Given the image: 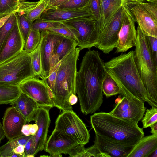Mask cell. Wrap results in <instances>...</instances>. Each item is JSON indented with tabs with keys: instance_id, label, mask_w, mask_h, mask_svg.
I'll return each mask as SVG.
<instances>
[{
	"instance_id": "cell-1",
	"label": "cell",
	"mask_w": 157,
	"mask_h": 157,
	"mask_svg": "<svg viewBox=\"0 0 157 157\" xmlns=\"http://www.w3.org/2000/svg\"><path fill=\"white\" fill-rule=\"evenodd\" d=\"M100 54L98 51L88 49L76 73L75 91L85 115L99 110L103 101L102 83L107 73Z\"/></svg>"
},
{
	"instance_id": "cell-2",
	"label": "cell",
	"mask_w": 157,
	"mask_h": 157,
	"mask_svg": "<svg viewBox=\"0 0 157 157\" xmlns=\"http://www.w3.org/2000/svg\"><path fill=\"white\" fill-rule=\"evenodd\" d=\"M104 67L118 86L121 95L134 98L156 107L150 100L137 69L134 51L113 58L104 63Z\"/></svg>"
},
{
	"instance_id": "cell-3",
	"label": "cell",
	"mask_w": 157,
	"mask_h": 157,
	"mask_svg": "<svg viewBox=\"0 0 157 157\" xmlns=\"http://www.w3.org/2000/svg\"><path fill=\"white\" fill-rule=\"evenodd\" d=\"M95 134L106 140L125 146H134L144 136L143 128L136 123L100 112L90 116Z\"/></svg>"
},
{
	"instance_id": "cell-4",
	"label": "cell",
	"mask_w": 157,
	"mask_h": 157,
	"mask_svg": "<svg viewBox=\"0 0 157 157\" xmlns=\"http://www.w3.org/2000/svg\"><path fill=\"white\" fill-rule=\"evenodd\" d=\"M81 50L79 47L75 48L61 60L58 67L52 101L54 107L63 111H73L69 98L76 94V66Z\"/></svg>"
},
{
	"instance_id": "cell-5",
	"label": "cell",
	"mask_w": 157,
	"mask_h": 157,
	"mask_svg": "<svg viewBox=\"0 0 157 157\" xmlns=\"http://www.w3.org/2000/svg\"><path fill=\"white\" fill-rule=\"evenodd\" d=\"M134 60L150 99L157 107V67L149 53L145 36L138 26Z\"/></svg>"
},
{
	"instance_id": "cell-6",
	"label": "cell",
	"mask_w": 157,
	"mask_h": 157,
	"mask_svg": "<svg viewBox=\"0 0 157 157\" xmlns=\"http://www.w3.org/2000/svg\"><path fill=\"white\" fill-rule=\"evenodd\" d=\"M35 76L30 54L24 50L0 64V85L18 86L23 81Z\"/></svg>"
},
{
	"instance_id": "cell-7",
	"label": "cell",
	"mask_w": 157,
	"mask_h": 157,
	"mask_svg": "<svg viewBox=\"0 0 157 157\" xmlns=\"http://www.w3.org/2000/svg\"><path fill=\"white\" fill-rule=\"evenodd\" d=\"M55 130L73 139L78 144H86L90 135L82 121L73 111H64L57 118Z\"/></svg>"
},
{
	"instance_id": "cell-8",
	"label": "cell",
	"mask_w": 157,
	"mask_h": 157,
	"mask_svg": "<svg viewBox=\"0 0 157 157\" xmlns=\"http://www.w3.org/2000/svg\"><path fill=\"white\" fill-rule=\"evenodd\" d=\"M66 26L75 29L78 33V44L81 50L97 47L100 40V33L97 21L92 17L76 18L61 21Z\"/></svg>"
},
{
	"instance_id": "cell-9",
	"label": "cell",
	"mask_w": 157,
	"mask_h": 157,
	"mask_svg": "<svg viewBox=\"0 0 157 157\" xmlns=\"http://www.w3.org/2000/svg\"><path fill=\"white\" fill-rule=\"evenodd\" d=\"M123 5L104 25L100 31V40L97 48L105 54H109L117 46L121 27Z\"/></svg>"
},
{
	"instance_id": "cell-10",
	"label": "cell",
	"mask_w": 157,
	"mask_h": 157,
	"mask_svg": "<svg viewBox=\"0 0 157 157\" xmlns=\"http://www.w3.org/2000/svg\"><path fill=\"white\" fill-rule=\"evenodd\" d=\"M121 27L116 52H125L135 46L137 37L135 21L129 7L123 5Z\"/></svg>"
},
{
	"instance_id": "cell-11",
	"label": "cell",
	"mask_w": 157,
	"mask_h": 157,
	"mask_svg": "<svg viewBox=\"0 0 157 157\" xmlns=\"http://www.w3.org/2000/svg\"><path fill=\"white\" fill-rule=\"evenodd\" d=\"M144 103V101L134 98L123 96L109 113L138 124L141 120L146 110Z\"/></svg>"
},
{
	"instance_id": "cell-12",
	"label": "cell",
	"mask_w": 157,
	"mask_h": 157,
	"mask_svg": "<svg viewBox=\"0 0 157 157\" xmlns=\"http://www.w3.org/2000/svg\"><path fill=\"white\" fill-rule=\"evenodd\" d=\"M18 86L21 93L34 100L40 107H54L44 80L36 76L23 81Z\"/></svg>"
},
{
	"instance_id": "cell-13",
	"label": "cell",
	"mask_w": 157,
	"mask_h": 157,
	"mask_svg": "<svg viewBox=\"0 0 157 157\" xmlns=\"http://www.w3.org/2000/svg\"><path fill=\"white\" fill-rule=\"evenodd\" d=\"M64 36L48 30L41 32L40 53L42 71L40 77L46 79L50 73V58L56 45L63 37Z\"/></svg>"
},
{
	"instance_id": "cell-14",
	"label": "cell",
	"mask_w": 157,
	"mask_h": 157,
	"mask_svg": "<svg viewBox=\"0 0 157 157\" xmlns=\"http://www.w3.org/2000/svg\"><path fill=\"white\" fill-rule=\"evenodd\" d=\"M50 107H40L34 121L38 126V129L33 135V150L34 157L44 149L50 123L49 111Z\"/></svg>"
},
{
	"instance_id": "cell-15",
	"label": "cell",
	"mask_w": 157,
	"mask_h": 157,
	"mask_svg": "<svg viewBox=\"0 0 157 157\" xmlns=\"http://www.w3.org/2000/svg\"><path fill=\"white\" fill-rule=\"evenodd\" d=\"M78 143L70 136L54 129L45 144L44 150L52 157L68 154Z\"/></svg>"
},
{
	"instance_id": "cell-16",
	"label": "cell",
	"mask_w": 157,
	"mask_h": 157,
	"mask_svg": "<svg viewBox=\"0 0 157 157\" xmlns=\"http://www.w3.org/2000/svg\"><path fill=\"white\" fill-rule=\"evenodd\" d=\"M128 7L144 36L157 38V21L139 4Z\"/></svg>"
},
{
	"instance_id": "cell-17",
	"label": "cell",
	"mask_w": 157,
	"mask_h": 157,
	"mask_svg": "<svg viewBox=\"0 0 157 157\" xmlns=\"http://www.w3.org/2000/svg\"><path fill=\"white\" fill-rule=\"evenodd\" d=\"M26 120L13 106L8 108L4 113L2 126L6 136L10 140L23 135V126L26 124Z\"/></svg>"
},
{
	"instance_id": "cell-18",
	"label": "cell",
	"mask_w": 157,
	"mask_h": 157,
	"mask_svg": "<svg viewBox=\"0 0 157 157\" xmlns=\"http://www.w3.org/2000/svg\"><path fill=\"white\" fill-rule=\"evenodd\" d=\"M25 44L20 31L17 17L16 22L0 53V64L24 50Z\"/></svg>"
},
{
	"instance_id": "cell-19",
	"label": "cell",
	"mask_w": 157,
	"mask_h": 157,
	"mask_svg": "<svg viewBox=\"0 0 157 157\" xmlns=\"http://www.w3.org/2000/svg\"><path fill=\"white\" fill-rule=\"evenodd\" d=\"M83 17H92L88 6L76 10H59L48 7L40 18L46 21L61 22Z\"/></svg>"
},
{
	"instance_id": "cell-20",
	"label": "cell",
	"mask_w": 157,
	"mask_h": 157,
	"mask_svg": "<svg viewBox=\"0 0 157 157\" xmlns=\"http://www.w3.org/2000/svg\"><path fill=\"white\" fill-rule=\"evenodd\" d=\"M10 104L22 115L27 123L34 121L40 107L34 100L22 93Z\"/></svg>"
},
{
	"instance_id": "cell-21",
	"label": "cell",
	"mask_w": 157,
	"mask_h": 157,
	"mask_svg": "<svg viewBox=\"0 0 157 157\" xmlns=\"http://www.w3.org/2000/svg\"><path fill=\"white\" fill-rule=\"evenodd\" d=\"M94 144L108 157H127L133 146H125L112 143L96 135Z\"/></svg>"
},
{
	"instance_id": "cell-22",
	"label": "cell",
	"mask_w": 157,
	"mask_h": 157,
	"mask_svg": "<svg viewBox=\"0 0 157 157\" xmlns=\"http://www.w3.org/2000/svg\"><path fill=\"white\" fill-rule=\"evenodd\" d=\"M157 149V134L142 138L133 147L127 157H147Z\"/></svg>"
},
{
	"instance_id": "cell-23",
	"label": "cell",
	"mask_w": 157,
	"mask_h": 157,
	"mask_svg": "<svg viewBox=\"0 0 157 157\" xmlns=\"http://www.w3.org/2000/svg\"><path fill=\"white\" fill-rule=\"evenodd\" d=\"M78 44L71 38L64 36L55 46L50 58V72L52 68L67 55L78 46Z\"/></svg>"
},
{
	"instance_id": "cell-24",
	"label": "cell",
	"mask_w": 157,
	"mask_h": 157,
	"mask_svg": "<svg viewBox=\"0 0 157 157\" xmlns=\"http://www.w3.org/2000/svg\"><path fill=\"white\" fill-rule=\"evenodd\" d=\"M101 1L100 16L99 19L97 21L99 33L104 25L123 4L122 0H101Z\"/></svg>"
},
{
	"instance_id": "cell-25",
	"label": "cell",
	"mask_w": 157,
	"mask_h": 157,
	"mask_svg": "<svg viewBox=\"0 0 157 157\" xmlns=\"http://www.w3.org/2000/svg\"><path fill=\"white\" fill-rule=\"evenodd\" d=\"M21 93L18 86L0 85V105L10 104Z\"/></svg>"
},
{
	"instance_id": "cell-26",
	"label": "cell",
	"mask_w": 157,
	"mask_h": 157,
	"mask_svg": "<svg viewBox=\"0 0 157 157\" xmlns=\"http://www.w3.org/2000/svg\"><path fill=\"white\" fill-rule=\"evenodd\" d=\"M32 135H22L9 140L5 144L0 147V157H11L14 149L19 145H25Z\"/></svg>"
},
{
	"instance_id": "cell-27",
	"label": "cell",
	"mask_w": 157,
	"mask_h": 157,
	"mask_svg": "<svg viewBox=\"0 0 157 157\" xmlns=\"http://www.w3.org/2000/svg\"><path fill=\"white\" fill-rule=\"evenodd\" d=\"M17 13L12 15L0 28V53L16 21Z\"/></svg>"
},
{
	"instance_id": "cell-28",
	"label": "cell",
	"mask_w": 157,
	"mask_h": 157,
	"mask_svg": "<svg viewBox=\"0 0 157 157\" xmlns=\"http://www.w3.org/2000/svg\"><path fill=\"white\" fill-rule=\"evenodd\" d=\"M102 88L103 94L107 98L120 94V90L117 84L107 73L103 81Z\"/></svg>"
},
{
	"instance_id": "cell-29",
	"label": "cell",
	"mask_w": 157,
	"mask_h": 157,
	"mask_svg": "<svg viewBox=\"0 0 157 157\" xmlns=\"http://www.w3.org/2000/svg\"><path fill=\"white\" fill-rule=\"evenodd\" d=\"M41 39V32L37 30L31 29L25 45L24 50L28 53H31L37 47Z\"/></svg>"
},
{
	"instance_id": "cell-30",
	"label": "cell",
	"mask_w": 157,
	"mask_h": 157,
	"mask_svg": "<svg viewBox=\"0 0 157 157\" xmlns=\"http://www.w3.org/2000/svg\"><path fill=\"white\" fill-rule=\"evenodd\" d=\"M20 2L17 0H0V18L17 13Z\"/></svg>"
},
{
	"instance_id": "cell-31",
	"label": "cell",
	"mask_w": 157,
	"mask_h": 157,
	"mask_svg": "<svg viewBox=\"0 0 157 157\" xmlns=\"http://www.w3.org/2000/svg\"><path fill=\"white\" fill-rule=\"evenodd\" d=\"M17 14L20 31L25 43L31 29L33 22L28 19L25 14L20 12H17Z\"/></svg>"
},
{
	"instance_id": "cell-32",
	"label": "cell",
	"mask_w": 157,
	"mask_h": 157,
	"mask_svg": "<svg viewBox=\"0 0 157 157\" xmlns=\"http://www.w3.org/2000/svg\"><path fill=\"white\" fill-rule=\"evenodd\" d=\"M40 42L36 48L30 54L33 71L36 76L40 77L42 71Z\"/></svg>"
},
{
	"instance_id": "cell-33",
	"label": "cell",
	"mask_w": 157,
	"mask_h": 157,
	"mask_svg": "<svg viewBox=\"0 0 157 157\" xmlns=\"http://www.w3.org/2000/svg\"><path fill=\"white\" fill-rule=\"evenodd\" d=\"M49 0H40L38 4L26 14L27 18L32 22L39 18L49 6Z\"/></svg>"
},
{
	"instance_id": "cell-34",
	"label": "cell",
	"mask_w": 157,
	"mask_h": 157,
	"mask_svg": "<svg viewBox=\"0 0 157 157\" xmlns=\"http://www.w3.org/2000/svg\"><path fill=\"white\" fill-rule=\"evenodd\" d=\"M48 30L70 38L78 44V34L76 31L72 28L68 27L62 23L59 26L49 29Z\"/></svg>"
},
{
	"instance_id": "cell-35",
	"label": "cell",
	"mask_w": 157,
	"mask_h": 157,
	"mask_svg": "<svg viewBox=\"0 0 157 157\" xmlns=\"http://www.w3.org/2000/svg\"><path fill=\"white\" fill-rule=\"evenodd\" d=\"M62 23L61 22L46 21L39 18L33 22L31 29L37 30L41 32L58 26Z\"/></svg>"
},
{
	"instance_id": "cell-36",
	"label": "cell",
	"mask_w": 157,
	"mask_h": 157,
	"mask_svg": "<svg viewBox=\"0 0 157 157\" xmlns=\"http://www.w3.org/2000/svg\"><path fill=\"white\" fill-rule=\"evenodd\" d=\"M145 115L141 120L143 128H146L157 122V107H152L146 110Z\"/></svg>"
},
{
	"instance_id": "cell-37",
	"label": "cell",
	"mask_w": 157,
	"mask_h": 157,
	"mask_svg": "<svg viewBox=\"0 0 157 157\" xmlns=\"http://www.w3.org/2000/svg\"><path fill=\"white\" fill-rule=\"evenodd\" d=\"M90 0H69L55 8L59 10H76L88 6Z\"/></svg>"
},
{
	"instance_id": "cell-38",
	"label": "cell",
	"mask_w": 157,
	"mask_h": 157,
	"mask_svg": "<svg viewBox=\"0 0 157 157\" xmlns=\"http://www.w3.org/2000/svg\"><path fill=\"white\" fill-rule=\"evenodd\" d=\"M148 48L151 59L157 67V38L152 36H145Z\"/></svg>"
},
{
	"instance_id": "cell-39",
	"label": "cell",
	"mask_w": 157,
	"mask_h": 157,
	"mask_svg": "<svg viewBox=\"0 0 157 157\" xmlns=\"http://www.w3.org/2000/svg\"><path fill=\"white\" fill-rule=\"evenodd\" d=\"M101 2V0H90L88 5L93 18L96 21L100 16Z\"/></svg>"
},
{
	"instance_id": "cell-40",
	"label": "cell",
	"mask_w": 157,
	"mask_h": 157,
	"mask_svg": "<svg viewBox=\"0 0 157 157\" xmlns=\"http://www.w3.org/2000/svg\"><path fill=\"white\" fill-rule=\"evenodd\" d=\"M108 157V156L100 152L94 144L87 148H84L82 151L81 157Z\"/></svg>"
},
{
	"instance_id": "cell-41",
	"label": "cell",
	"mask_w": 157,
	"mask_h": 157,
	"mask_svg": "<svg viewBox=\"0 0 157 157\" xmlns=\"http://www.w3.org/2000/svg\"><path fill=\"white\" fill-rule=\"evenodd\" d=\"M139 4H140L157 21V3L143 2Z\"/></svg>"
},
{
	"instance_id": "cell-42",
	"label": "cell",
	"mask_w": 157,
	"mask_h": 157,
	"mask_svg": "<svg viewBox=\"0 0 157 157\" xmlns=\"http://www.w3.org/2000/svg\"><path fill=\"white\" fill-rule=\"evenodd\" d=\"M33 135H32L25 145L24 157H34L33 150Z\"/></svg>"
},
{
	"instance_id": "cell-43",
	"label": "cell",
	"mask_w": 157,
	"mask_h": 157,
	"mask_svg": "<svg viewBox=\"0 0 157 157\" xmlns=\"http://www.w3.org/2000/svg\"><path fill=\"white\" fill-rule=\"evenodd\" d=\"M122 1L123 4L128 7L135 5L143 2L157 3V0H122Z\"/></svg>"
},
{
	"instance_id": "cell-44",
	"label": "cell",
	"mask_w": 157,
	"mask_h": 157,
	"mask_svg": "<svg viewBox=\"0 0 157 157\" xmlns=\"http://www.w3.org/2000/svg\"><path fill=\"white\" fill-rule=\"evenodd\" d=\"M69 0H49V8H55L66 3Z\"/></svg>"
},
{
	"instance_id": "cell-45",
	"label": "cell",
	"mask_w": 157,
	"mask_h": 157,
	"mask_svg": "<svg viewBox=\"0 0 157 157\" xmlns=\"http://www.w3.org/2000/svg\"><path fill=\"white\" fill-rule=\"evenodd\" d=\"M25 147L24 145H19L14 149L13 151L15 153L21 155L22 157H24Z\"/></svg>"
},
{
	"instance_id": "cell-46",
	"label": "cell",
	"mask_w": 157,
	"mask_h": 157,
	"mask_svg": "<svg viewBox=\"0 0 157 157\" xmlns=\"http://www.w3.org/2000/svg\"><path fill=\"white\" fill-rule=\"evenodd\" d=\"M29 128V124H25L23 126L21 129V132L23 135L25 136L31 135L30 132Z\"/></svg>"
},
{
	"instance_id": "cell-47",
	"label": "cell",
	"mask_w": 157,
	"mask_h": 157,
	"mask_svg": "<svg viewBox=\"0 0 157 157\" xmlns=\"http://www.w3.org/2000/svg\"><path fill=\"white\" fill-rule=\"evenodd\" d=\"M38 129V126L36 124H29V131L31 135H33L36 133Z\"/></svg>"
},
{
	"instance_id": "cell-48",
	"label": "cell",
	"mask_w": 157,
	"mask_h": 157,
	"mask_svg": "<svg viewBox=\"0 0 157 157\" xmlns=\"http://www.w3.org/2000/svg\"><path fill=\"white\" fill-rule=\"evenodd\" d=\"M78 98L76 94H72L71 95L69 98V102L71 105H72L77 103Z\"/></svg>"
},
{
	"instance_id": "cell-49",
	"label": "cell",
	"mask_w": 157,
	"mask_h": 157,
	"mask_svg": "<svg viewBox=\"0 0 157 157\" xmlns=\"http://www.w3.org/2000/svg\"><path fill=\"white\" fill-rule=\"evenodd\" d=\"M14 13H12L0 18V28L5 24L9 18Z\"/></svg>"
},
{
	"instance_id": "cell-50",
	"label": "cell",
	"mask_w": 157,
	"mask_h": 157,
	"mask_svg": "<svg viewBox=\"0 0 157 157\" xmlns=\"http://www.w3.org/2000/svg\"><path fill=\"white\" fill-rule=\"evenodd\" d=\"M5 136V133L2 125L0 122V144L2 140L4 139Z\"/></svg>"
},
{
	"instance_id": "cell-51",
	"label": "cell",
	"mask_w": 157,
	"mask_h": 157,
	"mask_svg": "<svg viewBox=\"0 0 157 157\" xmlns=\"http://www.w3.org/2000/svg\"><path fill=\"white\" fill-rule=\"evenodd\" d=\"M150 127L151 130L150 132L152 134H157V122L152 124Z\"/></svg>"
},
{
	"instance_id": "cell-52",
	"label": "cell",
	"mask_w": 157,
	"mask_h": 157,
	"mask_svg": "<svg viewBox=\"0 0 157 157\" xmlns=\"http://www.w3.org/2000/svg\"><path fill=\"white\" fill-rule=\"evenodd\" d=\"M157 149L155 150L149 156V157H157Z\"/></svg>"
},
{
	"instance_id": "cell-53",
	"label": "cell",
	"mask_w": 157,
	"mask_h": 157,
	"mask_svg": "<svg viewBox=\"0 0 157 157\" xmlns=\"http://www.w3.org/2000/svg\"><path fill=\"white\" fill-rule=\"evenodd\" d=\"M22 157V156L19 154L15 153L14 152L12 154L11 157Z\"/></svg>"
},
{
	"instance_id": "cell-54",
	"label": "cell",
	"mask_w": 157,
	"mask_h": 157,
	"mask_svg": "<svg viewBox=\"0 0 157 157\" xmlns=\"http://www.w3.org/2000/svg\"><path fill=\"white\" fill-rule=\"evenodd\" d=\"M17 0L19 2H20L22 1H24V0Z\"/></svg>"
}]
</instances>
